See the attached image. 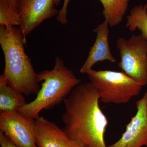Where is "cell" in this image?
<instances>
[{"instance_id": "9a60e30c", "label": "cell", "mask_w": 147, "mask_h": 147, "mask_svg": "<svg viewBox=\"0 0 147 147\" xmlns=\"http://www.w3.org/2000/svg\"><path fill=\"white\" fill-rule=\"evenodd\" d=\"M61 0H55V5H58ZM70 0H64L62 7L59 11V13L57 16V21L61 25H65L68 23L67 19V7Z\"/></svg>"}, {"instance_id": "2e32d148", "label": "cell", "mask_w": 147, "mask_h": 147, "mask_svg": "<svg viewBox=\"0 0 147 147\" xmlns=\"http://www.w3.org/2000/svg\"><path fill=\"white\" fill-rule=\"evenodd\" d=\"M0 145L1 147H18L1 130L0 131Z\"/></svg>"}, {"instance_id": "3957f363", "label": "cell", "mask_w": 147, "mask_h": 147, "mask_svg": "<svg viewBox=\"0 0 147 147\" xmlns=\"http://www.w3.org/2000/svg\"><path fill=\"white\" fill-rule=\"evenodd\" d=\"M39 82H43L34 100L17 110L22 115L35 120L43 110H50L63 101L81 80L65 65L64 62L56 57L54 68L38 73Z\"/></svg>"}, {"instance_id": "7a4b0ae2", "label": "cell", "mask_w": 147, "mask_h": 147, "mask_svg": "<svg viewBox=\"0 0 147 147\" xmlns=\"http://www.w3.org/2000/svg\"><path fill=\"white\" fill-rule=\"evenodd\" d=\"M26 42L20 28L0 26V44L5 58L2 76L9 86L28 96L37 94L40 86L38 73L25 52Z\"/></svg>"}, {"instance_id": "8992f818", "label": "cell", "mask_w": 147, "mask_h": 147, "mask_svg": "<svg viewBox=\"0 0 147 147\" xmlns=\"http://www.w3.org/2000/svg\"><path fill=\"white\" fill-rule=\"evenodd\" d=\"M0 129L18 147H38L34 120L18 111L0 112Z\"/></svg>"}, {"instance_id": "7c38bea8", "label": "cell", "mask_w": 147, "mask_h": 147, "mask_svg": "<svg viewBox=\"0 0 147 147\" xmlns=\"http://www.w3.org/2000/svg\"><path fill=\"white\" fill-rule=\"evenodd\" d=\"M103 7L102 14L110 27L120 24L126 13L130 0H99Z\"/></svg>"}, {"instance_id": "8fae6325", "label": "cell", "mask_w": 147, "mask_h": 147, "mask_svg": "<svg viewBox=\"0 0 147 147\" xmlns=\"http://www.w3.org/2000/svg\"><path fill=\"white\" fill-rule=\"evenodd\" d=\"M24 95L7 84L0 76V112L17 111L27 104Z\"/></svg>"}, {"instance_id": "5bb4252c", "label": "cell", "mask_w": 147, "mask_h": 147, "mask_svg": "<svg viewBox=\"0 0 147 147\" xmlns=\"http://www.w3.org/2000/svg\"><path fill=\"white\" fill-rule=\"evenodd\" d=\"M21 20L18 13L5 0H0V26H20Z\"/></svg>"}, {"instance_id": "5b68a950", "label": "cell", "mask_w": 147, "mask_h": 147, "mask_svg": "<svg viewBox=\"0 0 147 147\" xmlns=\"http://www.w3.org/2000/svg\"><path fill=\"white\" fill-rule=\"evenodd\" d=\"M120 61L118 66L127 76L141 84H147V40L140 34L128 39L120 38L117 41Z\"/></svg>"}, {"instance_id": "9c48e42d", "label": "cell", "mask_w": 147, "mask_h": 147, "mask_svg": "<svg viewBox=\"0 0 147 147\" xmlns=\"http://www.w3.org/2000/svg\"><path fill=\"white\" fill-rule=\"evenodd\" d=\"M34 131L38 147H85L71 139L56 123L42 116L34 120Z\"/></svg>"}, {"instance_id": "52a82bcc", "label": "cell", "mask_w": 147, "mask_h": 147, "mask_svg": "<svg viewBox=\"0 0 147 147\" xmlns=\"http://www.w3.org/2000/svg\"><path fill=\"white\" fill-rule=\"evenodd\" d=\"M55 5V0H18L16 12L25 39L43 21L58 16L60 11Z\"/></svg>"}, {"instance_id": "e0dca14e", "label": "cell", "mask_w": 147, "mask_h": 147, "mask_svg": "<svg viewBox=\"0 0 147 147\" xmlns=\"http://www.w3.org/2000/svg\"><path fill=\"white\" fill-rule=\"evenodd\" d=\"M9 5L11 8L13 9L16 12V9H17V1L18 0H5Z\"/></svg>"}, {"instance_id": "6da1fadb", "label": "cell", "mask_w": 147, "mask_h": 147, "mask_svg": "<svg viewBox=\"0 0 147 147\" xmlns=\"http://www.w3.org/2000/svg\"><path fill=\"white\" fill-rule=\"evenodd\" d=\"M97 90L90 83L80 84L63 100V129L85 147H107L105 131L108 121L99 105Z\"/></svg>"}, {"instance_id": "30bf717a", "label": "cell", "mask_w": 147, "mask_h": 147, "mask_svg": "<svg viewBox=\"0 0 147 147\" xmlns=\"http://www.w3.org/2000/svg\"><path fill=\"white\" fill-rule=\"evenodd\" d=\"M109 26L108 21L105 20L94 29V31L96 34L95 41L91 48L86 60L80 69V73L86 74L87 71L92 69V67L98 62L108 61L110 62H116L109 45Z\"/></svg>"}, {"instance_id": "ac0fdd59", "label": "cell", "mask_w": 147, "mask_h": 147, "mask_svg": "<svg viewBox=\"0 0 147 147\" xmlns=\"http://www.w3.org/2000/svg\"><path fill=\"white\" fill-rule=\"evenodd\" d=\"M146 147H147V144L146 145Z\"/></svg>"}, {"instance_id": "277c9868", "label": "cell", "mask_w": 147, "mask_h": 147, "mask_svg": "<svg viewBox=\"0 0 147 147\" xmlns=\"http://www.w3.org/2000/svg\"><path fill=\"white\" fill-rule=\"evenodd\" d=\"M86 74L103 103H127L140 93L143 87L123 71L91 69Z\"/></svg>"}, {"instance_id": "ba28073f", "label": "cell", "mask_w": 147, "mask_h": 147, "mask_svg": "<svg viewBox=\"0 0 147 147\" xmlns=\"http://www.w3.org/2000/svg\"><path fill=\"white\" fill-rule=\"evenodd\" d=\"M137 112L117 142L108 147H142L147 144V92L136 102Z\"/></svg>"}, {"instance_id": "4fadbf2b", "label": "cell", "mask_w": 147, "mask_h": 147, "mask_svg": "<svg viewBox=\"0 0 147 147\" xmlns=\"http://www.w3.org/2000/svg\"><path fill=\"white\" fill-rule=\"evenodd\" d=\"M126 27L132 32L138 29L142 36L147 40V3L144 5L135 6L131 9L127 16Z\"/></svg>"}]
</instances>
